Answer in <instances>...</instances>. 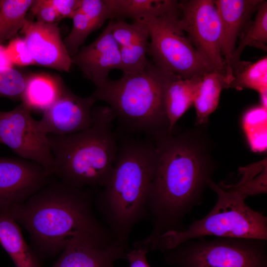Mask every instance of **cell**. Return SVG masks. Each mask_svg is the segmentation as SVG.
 <instances>
[{
	"label": "cell",
	"instance_id": "cell-1",
	"mask_svg": "<svg viewBox=\"0 0 267 267\" xmlns=\"http://www.w3.org/2000/svg\"><path fill=\"white\" fill-rule=\"evenodd\" d=\"M198 133L173 132L155 142L156 164L146 205L153 228L142 243L184 229V218L201 202L215 167L209 145Z\"/></svg>",
	"mask_w": 267,
	"mask_h": 267
},
{
	"label": "cell",
	"instance_id": "cell-2",
	"mask_svg": "<svg viewBox=\"0 0 267 267\" xmlns=\"http://www.w3.org/2000/svg\"><path fill=\"white\" fill-rule=\"evenodd\" d=\"M8 215L29 232L35 249L47 257L62 251L76 238L115 240L95 217L89 192L61 181H49Z\"/></svg>",
	"mask_w": 267,
	"mask_h": 267
},
{
	"label": "cell",
	"instance_id": "cell-3",
	"mask_svg": "<svg viewBox=\"0 0 267 267\" xmlns=\"http://www.w3.org/2000/svg\"><path fill=\"white\" fill-rule=\"evenodd\" d=\"M157 160L151 139L126 137L118 143L111 173L96 200L114 239L127 242L134 225L147 214V201Z\"/></svg>",
	"mask_w": 267,
	"mask_h": 267
},
{
	"label": "cell",
	"instance_id": "cell-4",
	"mask_svg": "<svg viewBox=\"0 0 267 267\" xmlns=\"http://www.w3.org/2000/svg\"><path fill=\"white\" fill-rule=\"evenodd\" d=\"M89 128L67 135L48 134L54 173L78 188L102 187L113 168L118 143L112 130L115 115L108 106L93 107Z\"/></svg>",
	"mask_w": 267,
	"mask_h": 267
},
{
	"label": "cell",
	"instance_id": "cell-5",
	"mask_svg": "<svg viewBox=\"0 0 267 267\" xmlns=\"http://www.w3.org/2000/svg\"><path fill=\"white\" fill-rule=\"evenodd\" d=\"M174 76L148 61L140 72L108 79L91 95L108 105L125 130L144 134L155 142L171 134L164 98Z\"/></svg>",
	"mask_w": 267,
	"mask_h": 267
},
{
	"label": "cell",
	"instance_id": "cell-6",
	"mask_svg": "<svg viewBox=\"0 0 267 267\" xmlns=\"http://www.w3.org/2000/svg\"><path fill=\"white\" fill-rule=\"evenodd\" d=\"M207 186L217 195L213 208L186 229L166 231L140 246L148 252H163L188 240L204 237L251 238L267 240V218L245 203V199L228 185L211 179Z\"/></svg>",
	"mask_w": 267,
	"mask_h": 267
},
{
	"label": "cell",
	"instance_id": "cell-7",
	"mask_svg": "<svg viewBox=\"0 0 267 267\" xmlns=\"http://www.w3.org/2000/svg\"><path fill=\"white\" fill-rule=\"evenodd\" d=\"M267 241L204 237L164 253L166 261L177 267H267Z\"/></svg>",
	"mask_w": 267,
	"mask_h": 267
},
{
	"label": "cell",
	"instance_id": "cell-8",
	"mask_svg": "<svg viewBox=\"0 0 267 267\" xmlns=\"http://www.w3.org/2000/svg\"><path fill=\"white\" fill-rule=\"evenodd\" d=\"M177 9L164 15L142 21L150 39L148 53L153 63L182 79L198 77L213 71L179 27Z\"/></svg>",
	"mask_w": 267,
	"mask_h": 267
},
{
	"label": "cell",
	"instance_id": "cell-9",
	"mask_svg": "<svg viewBox=\"0 0 267 267\" xmlns=\"http://www.w3.org/2000/svg\"><path fill=\"white\" fill-rule=\"evenodd\" d=\"M178 8L179 27L213 71L223 78L225 84L221 24L214 0H182L178 2Z\"/></svg>",
	"mask_w": 267,
	"mask_h": 267
},
{
	"label": "cell",
	"instance_id": "cell-10",
	"mask_svg": "<svg viewBox=\"0 0 267 267\" xmlns=\"http://www.w3.org/2000/svg\"><path fill=\"white\" fill-rule=\"evenodd\" d=\"M31 112L22 103L10 111L0 110V143L18 157L38 163L49 176H53V157L48 135L40 129Z\"/></svg>",
	"mask_w": 267,
	"mask_h": 267
},
{
	"label": "cell",
	"instance_id": "cell-11",
	"mask_svg": "<svg viewBox=\"0 0 267 267\" xmlns=\"http://www.w3.org/2000/svg\"><path fill=\"white\" fill-rule=\"evenodd\" d=\"M49 176L38 163L0 157V214H8L44 186Z\"/></svg>",
	"mask_w": 267,
	"mask_h": 267
},
{
	"label": "cell",
	"instance_id": "cell-12",
	"mask_svg": "<svg viewBox=\"0 0 267 267\" xmlns=\"http://www.w3.org/2000/svg\"><path fill=\"white\" fill-rule=\"evenodd\" d=\"M96 100L92 95L79 96L66 88L59 98L38 120L46 134L67 135L83 131L92 123L91 111Z\"/></svg>",
	"mask_w": 267,
	"mask_h": 267
},
{
	"label": "cell",
	"instance_id": "cell-13",
	"mask_svg": "<svg viewBox=\"0 0 267 267\" xmlns=\"http://www.w3.org/2000/svg\"><path fill=\"white\" fill-rule=\"evenodd\" d=\"M20 33L24 36L34 64L69 72L72 65L57 23L46 24L26 18Z\"/></svg>",
	"mask_w": 267,
	"mask_h": 267
},
{
	"label": "cell",
	"instance_id": "cell-14",
	"mask_svg": "<svg viewBox=\"0 0 267 267\" xmlns=\"http://www.w3.org/2000/svg\"><path fill=\"white\" fill-rule=\"evenodd\" d=\"M111 20L100 35L90 44L83 46L71 57L84 76L96 87L103 85L113 69L121 70L119 46L112 34Z\"/></svg>",
	"mask_w": 267,
	"mask_h": 267
},
{
	"label": "cell",
	"instance_id": "cell-15",
	"mask_svg": "<svg viewBox=\"0 0 267 267\" xmlns=\"http://www.w3.org/2000/svg\"><path fill=\"white\" fill-rule=\"evenodd\" d=\"M127 246L114 240L79 237L72 240L51 267H113L115 262L126 259Z\"/></svg>",
	"mask_w": 267,
	"mask_h": 267
},
{
	"label": "cell",
	"instance_id": "cell-16",
	"mask_svg": "<svg viewBox=\"0 0 267 267\" xmlns=\"http://www.w3.org/2000/svg\"><path fill=\"white\" fill-rule=\"evenodd\" d=\"M261 1L262 0H214L221 24V51L225 63L226 88L233 79L231 59L237 37L247 25Z\"/></svg>",
	"mask_w": 267,
	"mask_h": 267
},
{
	"label": "cell",
	"instance_id": "cell-17",
	"mask_svg": "<svg viewBox=\"0 0 267 267\" xmlns=\"http://www.w3.org/2000/svg\"><path fill=\"white\" fill-rule=\"evenodd\" d=\"M60 78L44 73L27 76L21 103L31 111L44 112L61 95L66 88Z\"/></svg>",
	"mask_w": 267,
	"mask_h": 267
},
{
	"label": "cell",
	"instance_id": "cell-18",
	"mask_svg": "<svg viewBox=\"0 0 267 267\" xmlns=\"http://www.w3.org/2000/svg\"><path fill=\"white\" fill-rule=\"evenodd\" d=\"M109 19L142 21L164 15L177 9L174 0H105Z\"/></svg>",
	"mask_w": 267,
	"mask_h": 267
},
{
	"label": "cell",
	"instance_id": "cell-19",
	"mask_svg": "<svg viewBox=\"0 0 267 267\" xmlns=\"http://www.w3.org/2000/svg\"><path fill=\"white\" fill-rule=\"evenodd\" d=\"M202 76L190 79L174 76L168 83L164 99L171 134L178 120L193 104Z\"/></svg>",
	"mask_w": 267,
	"mask_h": 267
},
{
	"label": "cell",
	"instance_id": "cell-20",
	"mask_svg": "<svg viewBox=\"0 0 267 267\" xmlns=\"http://www.w3.org/2000/svg\"><path fill=\"white\" fill-rule=\"evenodd\" d=\"M0 244L15 267H41L36 254L24 239L17 222L6 214H0Z\"/></svg>",
	"mask_w": 267,
	"mask_h": 267
},
{
	"label": "cell",
	"instance_id": "cell-21",
	"mask_svg": "<svg viewBox=\"0 0 267 267\" xmlns=\"http://www.w3.org/2000/svg\"><path fill=\"white\" fill-rule=\"evenodd\" d=\"M71 30L63 43L71 57L79 50V48L88 37L100 28L108 19L103 11L94 7L78 9L72 17Z\"/></svg>",
	"mask_w": 267,
	"mask_h": 267
},
{
	"label": "cell",
	"instance_id": "cell-22",
	"mask_svg": "<svg viewBox=\"0 0 267 267\" xmlns=\"http://www.w3.org/2000/svg\"><path fill=\"white\" fill-rule=\"evenodd\" d=\"M225 88L224 80L218 73L211 71L202 76L193 103L198 125L208 122L210 115L217 108L222 90Z\"/></svg>",
	"mask_w": 267,
	"mask_h": 267
},
{
	"label": "cell",
	"instance_id": "cell-23",
	"mask_svg": "<svg viewBox=\"0 0 267 267\" xmlns=\"http://www.w3.org/2000/svg\"><path fill=\"white\" fill-rule=\"evenodd\" d=\"M233 79L228 88L251 89L260 94L267 90V56L255 62L240 60L232 66Z\"/></svg>",
	"mask_w": 267,
	"mask_h": 267
},
{
	"label": "cell",
	"instance_id": "cell-24",
	"mask_svg": "<svg viewBox=\"0 0 267 267\" xmlns=\"http://www.w3.org/2000/svg\"><path fill=\"white\" fill-rule=\"evenodd\" d=\"M34 0H0V44L20 31Z\"/></svg>",
	"mask_w": 267,
	"mask_h": 267
},
{
	"label": "cell",
	"instance_id": "cell-25",
	"mask_svg": "<svg viewBox=\"0 0 267 267\" xmlns=\"http://www.w3.org/2000/svg\"><path fill=\"white\" fill-rule=\"evenodd\" d=\"M235 48L231 59V68L240 60L241 55L247 46H254L267 50V1L262 0L257 9L255 20L248 23Z\"/></svg>",
	"mask_w": 267,
	"mask_h": 267
},
{
	"label": "cell",
	"instance_id": "cell-26",
	"mask_svg": "<svg viewBox=\"0 0 267 267\" xmlns=\"http://www.w3.org/2000/svg\"><path fill=\"white\" fill-rule=\"evenodd\" d=\"M240 180L230 187L246 199L248 196L266 193L267 169L266 159L239 169Z\"/></svg>",
	"mask_w": 267,
	"mask_h": 267
},
{
	"label": "cell",
	"instance_id": "cell-27",
	"mask_svg": "<svg viewBox=\"0 0 267 267\" xmlns=\"http://www.w3.org/2000/svg\"><path fill=\"white\" fill-rule=\"evenodd\" d=\"M112 34L119 47L148 42L149 35L144 26L134 21L128 23L123 19L113 21Z\"/></svg>",
	"mask_w": 267,
	"mask_h": 267
},
{
	"label": "cell",
	"instance_id": "cell-28",
	"mask_svg": "<svg viewBox=\"0 0 267 267\" xmlns=\"http://www.w3.org/2000/svg\"><path fill=\"white\" fill-rule=\"evenodd\" d=\"M148 42L119 47L121 60V70L123 74L138 72L145 67L148 60L146 55L148 53Z\"/></svg>",
	"mask_w": 267,
	"mask_h": 267
},
{
	"label": "cell",
	"instance_id": "cell-29",
	"mask_svg": "<svg viewBox=\"0 0 267 267\" xmlns=\"http://www.w3.org/2000/svg\"><path fill=\"white\" fill-rule=\"evenodd\" d=\"M27 76L14 68L0 71V98L21 101Z\"/></svg>",
	"mask_w": 267,
	"mask_h": 267
},
{
	"label": "cell",
	"instance_id": "cell-30",
	"mask_svg": "<svg viewBox=\"0 0 267 267\" xmlns=\"http://www.w3.org/2000/svg\"><path fill=\"white\" fill-rule=\"evenodd\" d=\"M6 49L13 64L19 66L34 64L24 38L13 39Z\"/></svg>",
	"mask_w": 267,
	"mask_h": 267
},
{
	"label": "cell",
	"instance_id": "cell-31",
	"mask_svg": "<svg viewBox=\"0 0 267 267\" xmlns=\"http://www.w3.org/2000/svg\"><path fill=\"white\" fill-rule=\"evenodd\" d=\"M37 21L46 24L57 23L61 19L55 8L48 0H34L30 7Z\"/></svg>",
	"mask_w": 267,
	"mask_h": 267
},
{
	"label": "cell",
	"instance_id": "cell-32",
	"mask_svg": "<svg viewBox=\"0 0 267 267\" xmlns=\"http://www.w3.org/2000/svg\"><path fill=\"white\" fill-rule=\"evenodd\" d=\"M61 18H72L79 8L82 0H48Z\"/></svg>",
	"mask_w": 267,
	"mask_h": 267
},
{
	"label": "cell",
	"instance_id": "cell-33",
	"mask_svg": "<svg viewBox=\"0 0 267 267\" xmlns=\"http://www.w3.org/2000/svg\"><path fill=\"white\" fill-rule=\"evenodd\" d=\"M148 251L142 249L129 250L126 259L128 260L129 267H150L146 260Z\"/></svg>",
	"mask_w": 267,
	"mask_h": 267
},
{
	"label": "cell",
	"instance_id": "cell-34",
	"mask_svg": "<svg viewBox=\"0 0 267 267\" xmlns=\"http://www.w3.org/2000/svg\"><path fill=\"white\" fill-rule=\"evenodd\" d=\"M13 65L8 56L6 47L0 44V71L8 70L13 68Z\"/></svg>",
	"mask_w": 267,
	"mask_h": 267
}]
</instances>
